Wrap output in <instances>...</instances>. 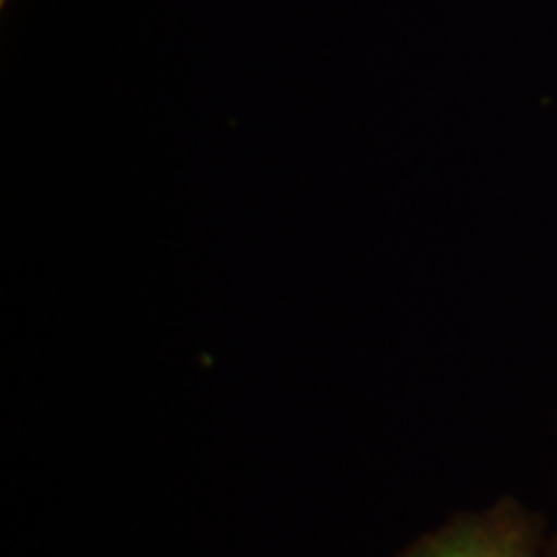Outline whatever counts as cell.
I'll return each mask as SVG.
<instances>
[{
  "instance_id": "obj_1",
  "label": "cell",
  "mask_w": 557,
  "mask_h": 557,
  "mask_svg": "<svg viewBox=\"0 0 557 557\" xmlns=\"http://www.w3.org/2000/svg\"><path fill=\"white\" fill-rule=\"evenodd\" d=\"M400 557H547L537 519L517 500L459 513L416 540Z\"/></svg>"
},
{
  "instance_id": "obj_2",
  "label": "cell",
  "mask_w": 557,
  "mask_h": 557,
  "mask_svg": "<svg viewBox=\"0 0 557 557\" xmlns=\"http://www.w3.org/2000/svg\"><path fill=\"white\" fill-rule=\"evenodd\" d=\"M547 557H557V534H555L553 545H547Z\"/></svg>"
}]
</instances>
